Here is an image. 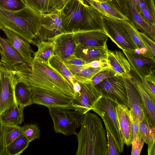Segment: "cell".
Segmentation results:
<instances>
[{
	"label": "cell",
	"mask_w": 155,
	"mask_h": 155,
	"mask_svg": "<svg viewBox=\"0 0 155 155\" xmlns=\"http://www.w3.org/2000/svg\"><path fill=\"white\" fill-rule=\"evenodd\" d=\"M12 68L17 82L62 93L73 97L74 96L73 87L69 83L49 64L41 59L33 58L30 66L24 62Z\"/></svg>",
	"instance_id": "cell-1"
},
{
	"label": "cell",
	"mask_w": 155,
	"mask_h": 155,
	"mask_svg": "<svg viewBox=\"0 0 155 155\" xmlns=\"http://www.w3.org/2000/svg\"><path fill=\"white\" fill-rule=\"evenodd\" d=\"M60 10L64 32L74 33L88 30H104L102 15L85 0H68Z\"/></svg>",
	"instance_id": "cell-2"
},
{
	"label": "cell",
	"mask_w": 155,
	"mask_h": 155,
	"mask_svg": "<svg viewBox=\"0 0 155 155\" xmlns=\"http://www.w3.org/2000/svg\"><path fill=\"white\" fill-rule=\"evenodd\" d=\"M41 16V14L27 5L18 11H11L0 6V29L12 31L36 45Z\"/></svg>",
	"instance_id": "cell-3"
},
{
	"label": "cell",
	"mask_w": 155,
	"mask_h": 155,
	"mask_svg": "<svg viewBox=\"0 0 155 155\" xmlns=\"http://www.w3.org/2000/svg\"><path fill=\"white\" fill-rule=\"evenodd\" d=\"M75 135L76 155H108L106 130L96 114L88 112L84 115L80 130Z\"/></svg>",
	"instance_id": "cell-4"
},
{
	"label": "cell",
	"mask_w": 155,
	"mask_h": 155,
	"mask_svg": "<svg viewBox=\"0 0 155 155\" xmlns=\"http://www.w3.org/2000/svg\"><path fill=\"white\" fill-rule=\"evenodd\" d=\"M117 104L110 100L101 98L92 110L101 118L106 124L120 153L124 143L117 120L115 107Z\"/></svg>",
	"instance_id": "cell-5"
},
{
	"label": "cell",
	"mask_w": 155,
	"mask_h": 155,
	"mask_svg": "<svg viewBox=\"0 0 155 155\" xmlns=\"http://www.w3.org/2000/svg\"><path fill=\"white\" fill-rule=\"evenodd\" d=\"M54 131L67 136L75 135L81 127L84 115L78 111L61 108H48Z\"/></svg>",
	"instance_id": "cell-6"
},
{
	"label": "cell",
	"mask_w": 155,
	"mask_h": 155,
	"mask_svg": "<svg viewBox=\"0 0 155 155\" xmlns=\"http://www.w3.org/2000/svg\"><path fill=\"white\" fill-rule=\"evenodd\" d=\"M30 87L32 93V104L43 105L48 108L74 110L72 105L73 97L62 93L41 88Z\"/></svg>",
	"instance_id": "cell-7"
},
{
	"label": "cell",
	"mask_w": 155,
	"mask_h": 155,
	"mask_svg": "<svg viewBox=\"0 0 155 155\" xmlns=\"http://www.w3.org/2000/svg\"><path fill=\"white\" fill-rule=\"evenodd\" d=\"M78 82L81 86V90L74 93L72 105L74 110L84 115L93 109L102 95L91 81Z\"/></svg>",
	"instance_id": "cell-8"
},
{
	"label": "cell",
	"mask_w": 155,
	"mask_h": 155,
	"mask_svg": "<svg viewBox=\"0 0 155 155\" xmlns=\"http://www.w3.org/2000/svg\"><path fill=\"white\" fill-rule=\"evenodd\" d=\"M104 30L108 37L122 50L134 51L137 48L119 20L102 15Z\"/></svg>",
	"instance_id": "cell-9"
},
{
	"label": "cell",
	"mask_w": 155,
	"mask_h": 155,
	"mask_svg": "<svg viewBox=\"0 0 155 155\" xmlns=\"http://www.w3.org/2000/svg\"><path fill=\"white\" fill-rule=\"evenodd\" d=\"M95 85L102 93V98L109 99L117 104L127 106V90L122 76L117 75L107 78Z\"/></svg>",
	"instance_id": "cell-10"
},
{
	"label": "cell",
	"mask_w": 155,
	"mask_h": 155,
	"mask_svg": "<svg viewBox=\"0 0 155 155\" xmlns=\"http://www.w3.org/2000/svg\"><path fill=\"white\" fill-rule=\"evenodd\" d=\"M63 32L61 10L56 8L49 13L42 14L38 36L36 43L50 41L56 35Z\"/></svg>",
	"instance_id": "cell-11"
},
{
	"label": "cell",
	"mask_w": 155,
	"mask_h": 155,
	"mask_svg": "<svg viewBox=\"0 0 155 155\" xmlns=\"http://www.w3.org/2000/svg\"><path fill=\"white\" fill-rule=\"evenodd\" d=\"M131 80L141 97L145 119L152 127H155V94L140 78L131 70Z\"/></svg>",
	"instance_id": "cell-12"
},
{
	"label": "cell",
	"mask_w": 155,
	"mask_h": 155,
	"mask_svg": "<svg viewBox=\"0 0 155 155\" xmlns=\"http://www.w3.org/2000/svg\"><path fill=\"white\" fill-rule=\"evenodd\" d=\"M122 51L130 64L131 70L140 78L155 73V58L137 54L134 51Z\"/></svg>",
	"instance_id": "cell-13"
},
{
	"label": "cell",
	"mask_w": 155,
	"mask_h": 155,
	"mask_svg": "<svg viewBox=\"0 0 155 155\" xmlns=\"http://www.w3.org/2000/svg\"><path fill=\"white\" fill-rule=\"evenodd\" d=\"M17 83L13 70L0 79V114L16 102L15 90Z\"/></svg>",
	"instance_id": "cell-14"
},
{
	"label": "cell",
	"mask_w": 155,
	"mask_h": 155,
	"mask_svg": "<svg viewBox=\"0 0 155 155\" xmlns=\"http://www.w3.org/2000/svg\"><path fill=\"white\" fill-rule=\"evenodd\" d=\"M123 78L127 90V107L134 120L139 123L145 118L141 97L131 79Z\"/></svg>",
	"instance_id": "cell-15"
},
{
	"label": "cell",
	"mask_w": 155,
	"mask_h": 155,
	"mask_svg": "<svg viewBox=\"0 0 155 155\" xmlns=\"http://www.w3.org/2000/svg\"><path fill=\"white\" fill-rule=\"evenodd\" d=\"M50 41L53 43L54 55L63 61L73 54L77 44L72 32H63Z\"/></svg>",
	"instance_id": "cell-16"
},
{
	"label": "cell",
	"mask_w": 155,
	"mask_h": 155,
	"mask_svg": "<svg viewBox=\"0 0 155 155\" xmlns=\"http://www.w3.org/2000/svg\"><path fill=\"white\" fill-rule=\"evenodd\" d=\"M77 43L91 47H102L107 44L108 36L104 30H88L74 32Z\"/></svg>",
	"instance_id": "cell-17"
},
{
	"label": "cell",
	"mask_w": 155,
	"mask_h": 155,
	"mask_svg": "<svg viewBox=\"0 0 155 155\" xmlns=\"http://www.w3.org/2000/svg\"><path fill=\"white\" fill-rule=\"evenodd\" d=\"M13 48L22 57L25 62L30 66L33 58L31 54L34 52L30 43L17 33L5 28L2 29Z\"/></svg>",
	"instance_id": "cell-18"
},
{
	"label": "cell",
	"mask_w": 155,
	"mask_h": 155,
	"mask_svg": "<svg viewBox=\"0 0 155 155\" xmlns=\"http://www.w3.org/2000/svg\"><path fill=\"white\" fill-rule=\"evenodd\" d=\"M115 109L124 143L127 146L130 145L133 140V132L130 110L127 106L123 104H117Z\"/></svg>",
	"instance_id": "cell-19"
},
{
	"label": "cell",
	"mask_w": 155,
	"mask_h": 155,
	"mask_svg": "<svg viewBox=\"0 0 155 155\" xmlns=\"http://www.w3.org/2000/svg\"><path fill=\"white\" fill-rule=\"evenodd\" d=\"M108 49L107 44L102 47H91L77 43L73 54L87 63L95 60L106 59Z\"/></svg>",
	"instance_id": "cell-20"
},
{
	"label": "cell",
	"mask_w": 155,
	"mask_h": 155,
	"mask_svg": "<svg viewBox=\"0 0 155 155\" xmlns=\"http://www.w3.org/2000/svg\"><path fill=\"white\" fill-rule=\"evenodd\" d=\"M107 60L110 68L123 78H132L130 64L120 51L108 50Z\"/></svg>",
	"instance_id": "cell-21"
},
{
	"label": "cell",
	"mask_w": 155,
	"mask_h": 155,
	"mask_svg": "<svg viewBox=\"0 0 155 155\" xmlns=\"http://www.w3.org/2000/svg\"><path fill=\"white\" fill-rule=\"evenodd\" d=\"M127 8V17L140 30L155 41V28L146 22L140 14L136 8L131 0H126Z\"/></svg>",
	"instance_id": "cell-22"
},
{
	"label": "cell",
	"mask_w": 155,
	"mask_h": 155,
	"mask_svg": "<svg viewBox=\"0 0 155 155\" xmlns=\"http://www.w3.org/2000/svg\"><path fill=\"white\" fill-rule=\"evenodd\" d=\"M0 61L12 67L25 62L22 57L11 46L8 39L0 36Z\"/></svg>",
	"instance_id": "cell-23"
},
{
	"label": "cell",
	"mask_w": 155,
	"mask_h": 155,
	"mask_svg": "<svg viewBox=\"0 0 155 155\" xmlns=\"http://www.w3.org/2000/svg\"><path fill=\"white\" fill-rule=\"evenodd\" d=\"M89 4L103 15L110 18L123 20L128 19L116 7L112 2L85 0Z\"/></svg>",
	"instance_id": "cell-24"
},
{
	"label": "cell",
	"mask_w": 155,
	"mask_h": 155,
	"mask_svg": "<svg viewBox=\"0 0 155 155\" xmlns=\"http://www.w3.org/2000/svg\"><path fill=\"white\" fill-rule=\"evenodd\" d=\"M66 64L74 76L75 80L79 82H84L91 81L93 77L97 73L103 70L110 68H94L87 67L84 65Z\"/></svg>",
	"instance_id": "cell-25"
},
{
	"label": "cell",
	"mask_w": 155,
	"mask_h": 155,
	"mask_svg": "<svg viewBox=\"0 0 155 155\" xmlns=\"http://www.w3.org/2000/svg\"><path fill=\"white\" fill-rule=\"evenodd\" d=\"M23 110L20 108L16 102L0 114L3 124L19 125L24 120Z\"/></svg>",
	"instance_id": "cell-26"
},
{
	"label": "cell",
	"mask_w": 155,
	"mask_h": 155,
	"mask_svg": "<svg viewBox=\"0 0 155 155\" xmlns=\"http://www.w3.org/2000/svg\"><path fill=\"white\" fill-rule=\"evenodd\" d=\"M139 130L141 137L148 146V154H155V127L148 124L144 118L139 123Z\"/></svg>",
	"instance_id": "cell-27"
},
{
	"label": "cell",
	"mask_w": 155,
	"mask_h": 155,
	"mask_svg": "<svg viewBox=\"0 0 155 155\" xmlns=\"http://www.w3.org/2000/svg\"><path fill=\"white\" fill-rule=\"evenodd\" d=\"M16 103L22 109L32 104V93L30 87L21 82H17L15 90Z\"/></svg>",
	"instance_id": "cell-28"
},
{
	"label": "cell",
	"mask_w": 155,
	"mask_h": 155,
	"mask_svg": "<svg viewBox=\"0 0 155 155\" xmlns=\"http://www.w3.org/2000/svg\"><path fill=\"white\" fill-rule=\"evenodd\" d=\"M26 5L41 14L49 13L56 8L57 0H23Z\"/></svg>",
	"instance_id": "cell-29"
},
{
	"label": "cell",
	"mask_w": 155,
	"mask_h": 155,
	"mask_svg": "<svg viewBox=\"0 0 155 155\" xmlns=\"http://www.w3.org/2000/svg\"><path fill=\"white\" fill-rule=\"evenodd\" d=\"M30 142L22 133L5 148L6 155H20L29 146Z\"/></svg>",
	"instance_id": "cell-30"
},
{
	"label": "cell",
	"mask_w": 155,
	"mask_h": 155,
	"mask_svg": "<svg viewBox=\"0 0 155 155\" xmlns=\"http://www.w3.org/2000/svg\"><path fill=\"white\" fill-rule=\"evenodd\" d=\"M36 46L38 50L34 52L33 58L41 59L49 64L50 59L54 56L53 54L54 45L52 41H42L37 42Z\"/></svg>",
	"instance_id": "cell-31"
},
{
	"label": "cell",
	"mask_w": 155,
	"mask_h": 155,
	"mask_svg": "<svg viewBox=\"0 0 155 155\" xmlns=\"http://www.w3.org/2000/svg\"><path fill=\"white\" fill-rule=\"evenodd\" d=\"M49 63L50 65L64 77L73 87V84L77 81L64 61L54 55L50 59Z\"/></svg>",
	"instance_id": "cell-32"
},
{
	"label": "cell",
	"mask_w": 155,
	"mask_h": 155,
	"mask_svg": "<svg viewBox=\"0 0 155 155\" xmlns=\"http://www.w3.org/2000/svg\"><path fill=\"white\" fill-rule=\"evenodd\" d=\"M140 15L150 25L155 28V8L154 0H140Z\"/></svg>",
	"instance_id": "cell-33"
},
{
	"label": "cell",
	"mask_w": 155,
	"mask_h": 155,
	"mask_svg": "<svg viewBox=\"0 0 155 155\" xmlns=\"http://www.w3.org/2000/svg\"><path fill=\"white\" fill-rule=\"evenodd\" d=\"M119 20L128 31L137 47L140 49L145 48L152 53L150 50L140 37L139 33V31L133 23L128 19Z\"/></svg>",
	"instance_id": "cell-34"
},
{
	"label": "cell",
	"mask_w": 155,
	"mask_h": 155,
	"mask_svg": "<svg viewBox=\"0 0 155 155\" xmlns=\"http://www.w3.org/2000/svg\"><path fill=\"white\" fill-rule=\"evenodd\" d=\"M2 133L5 148L22 133L21 127L18 125L3 124Z\"/></svg>",
	"instance_id": "cell-35"
},
{
	"label": "cell",
	"mask_w": 155,
	"mask_h": 155,
	"mask_svg": "<svg viewBox=\"0 0 155 155\" xmlns=\"http://www.w3.org/2000/svg\"><path fill=\"white\" fill-rule=\"evenodd\" d=\"M22 133L30 142L36 139H39L40 129L35 124H25L21 127Z\"/></svg>",
	"instance_id": "cell-36"
},
{
	"label": "cell",
	"mask_w": 155,
	"mask_h": 155,
	"mask_svg": "<svg viewBox=\"0 0 155 155\" xmlns=\"http://www.w3.org/2000/svg\"><path fill=\"white\" fill-rule=\"evenodd\" d=\"M26 6L23 0H0V6L11 11L19 10Z\"/></svg>",
	"instance_id": "cell-37"
},
{
	"label": "cell",
	"mask_w": 155,
	"mask_h": 155,
	"mask_svg": "<svg viewBox=\"0 0 155 155\" xmlns=\"http://www.w3.org/2000/svg\"><path fill=\"white\" fill-rule=\"evenodd\" d=\"M117 73L110 68L103 70L95 74L91 79V81L96 85L105 79L115 76Z\"/></svg>",
	"instance_id": "cell-38"
},
{
	"label": "cell",
	"mask_w": 155,
	"mask_h": 155,
	"mask_svg": "<svg viewBox=\"0 0 155 155\" xmlns=\"http://www.w3.org/2000/svg\"><path fill=\"white\" fill-rule=\"evenodd\" d=\"M144 143L140 135L133 134L131 155H140Z\"/></svg>",
	"instance_id": "cell-39"
},
{
	"label": "cell",
	"mask_w": 155,
	"mask_h": 155,
	"mask_svg": "<svg viewBox=\"0 0 155 155\" xmlns=\"http://www.w3.org/2000/svg\"><path fill=\"white\" fill-rule=\"evenodd\" d=\"M106 128L107 142L108 155H119L120 154L115 141L111 134L106 124H104Z\"/></svg>",
	"instance_id": "cell-40"
},
{
	"label": "cell",
	"mask_w": 155,
	"mask_h": 155,
	"mask_svg": "<svg viewBox=\"0 0 155 155\" xmlns=\"http://www.w3.org/2000/svg\"><path fill=\"white\" fill-rule=\"evenodd\" d=\"M140 35L143 40L151 51L153 56L155 57V41L149 38L144 33L139 32Z\"/></svg>",
	"instance_id": "cell-41"
},
{
	"label": "cell",
	"mask_w": 155,
	"mask_h": 155,
	"mask_svg": "<svg viewBox=\"0 0 155 155\" xmlns=\"http://www.w3.org/2000/svg\"><path fill=\"white\" fill-rule=\"evenodd\" d=\"M118 10L127 17V8L126 0H111Z\"/></svg>",
	"instance_id": "cell-42"
},
{
	"label": "cell",
	"mask_w": 155,
	"mask_h": 155,
	"mask_svg": "<svg viewBox=\"0 0 155 155\" xmlns=\"http://www.w3.org/2000/svg\"><path fill=\"white\" fill-rule=\"evenodd\" d=\"M142 78L153 94H155V73Z\"/></svg>",
	"instance_id": "cell-43"
},
{
	"label": "cell",
	"mask_w": 155,
	"mask_h": 155,
	"mask_svg": "<svg viewBox=\"0 0 155 155\" xmlns=\"http://www.w3.org/2000/svg\"><path fill=\"white\" fill-rule=\"evenodd\" d=\"M87 66L94 68L109 67L107 59L99 60H95L84 65Z\"/></svg>",
	"instance_id": "cell-44"
},
{
	"label": "cell",
	"mask_w": 155,
	"mask_h": 155,
	"mask_svg": "<svg viewBox=\"0 0 155 155\" xmlns=\"http://www.w3.org/2000/svg\"><path fill=\"white\" fill-rule=\"evenodd\" d=\"M64 62L66 64L76 65H83L87 64L85 61L76 57L73 54L66 59Z\"/></svg>",
	"instance_id": "cell-45"
},
{
	"label": "cell",
	"mask_w": 155,
	"mask_h": 155,
	"mask_svg": "<svg viewBox=\"0 0 155 155\" xmlns=\"http://www.w3.org/2000/svg\"><path fill=\"white\" fill-rule=\"evenodd\" d=\"M12 70V67L3 64L0 61V79Z\"/></svg>",
	"instance_id": "cell-46"
},
{
	"label": "cell",
	"mask_w": 155,
	"mask_h": 155,
	"mask_svg": "<svg viewBox=\"0 0 155 155\" xmlns=\"http://www.w3.org/2000/svg\"><path fill=\"white\" fill-rule=\"evenodd\" d=\"M3 124L0 117V155H6L4 145L2 133Z\"/></svg>",
	"instance_id": "cell-47"
},
{
	"label": "cell",
	"mask_w": 155,
	"mask_h": 155,
	"mask_svg": "<svg viewBox=\"0 0 155 155\" xmlns=\"http://www.w3.org/2000/svg\"><path fill=\"white\" fill-rule=\"evenodd\" d=\"M68 0H57L56 8L61 9Z\"/></svg>",
	"instance_id": "cell-48"
},
{
	"label": "cell",
	"mask_w": 155,
	"mask_h": 155,
	"mask_svg": "<svg viewBox=\"0 0 155 155\" xmlns=\"http://www.w3.org/2000/svg\"><path fill=\"white\" fill-rule=\"evenodd\" d=\"M134 6L140 13H141V10L140 6V0H131Z\"/></svg>",
	"instance_id": "cell-49"
},
{
	"label": "cell",
	"mask_w": 155,
	"mask_h": 155,
	"mask_svg": "<svg viewBox=\"0 0 155 155\" xmlns=\"http://www.w3.org/2000/svg\"><path fill=\"white\" fill-rule=\"evenodd\" d=\"M73 88L74 93L77 92L81 90V87L79 83L76 81L73 84Z\"/></svg>",
	"instance_id": "cell-50"
},
{
	"label": "cell",
	"mask_w": 155,
	"mask_h": 155,
	"mask_svg": "<svg viewBox=\"0 0 155 155\" xmlns=\"http://www.w3.org/2000/svg\"><path fill=\"white\" fill-rule=\"evenodd\" d=\"M98 1L112 2L111 0H95Z\"/></svg>",
	"instance_id": "cell-51"
}]
</instances>
